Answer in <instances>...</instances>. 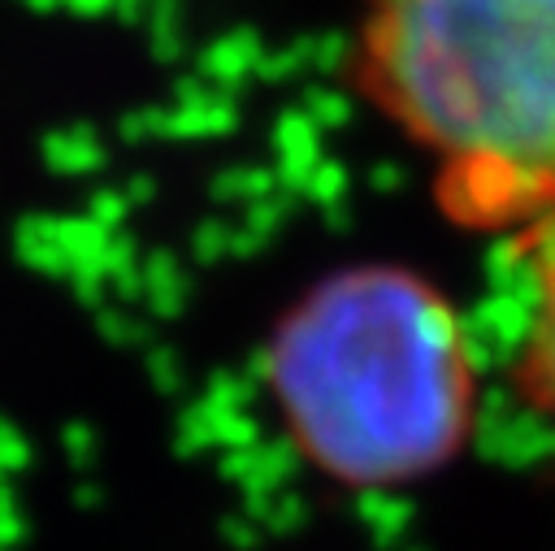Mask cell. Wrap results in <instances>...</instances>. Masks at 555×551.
<instances>
[{
  "label": "cell",
  "instance_id": "1",
  "mask_svg": "<svg viewBox=\"0 0 555 551\" xmlns=\"http://www.w3.org/2000/svg\"><path fill=\"white\" fill-rule=\"evenodd\" d=\"M269 386L295 447L347 486L429 477L473 430L455 312L403 265L312 282L269 334Z\"/></svg>",
  "mask_w": 555,
  "mask_h": 551
},
{
  "label": "cell",
  "instance_id": "2",
  "mask_svg": "<svg viewBox=\"0 0 555 551\" xmlns=\"http://www.w3.org/2000/svg\"><path fill=\"white\" fill-rule=\"evenodd\" d=\"M351 74L438 156L451 217L555 213V0H369Z\"/></svg>",
  "mask_w": 555,
  "mask_h": 551
},
{
  "label": "cell",
  "instance_id": "3",
  "mask_svg": "<svg viewBox=\"0 0 555 551\" xmlns=\"http://www.w3.org/2000/svg\"><path fill=\"white\" fill-rule=\"evenodd\" d=\"M533 260H538V312L520 356V386L529 403L555 421V213L533 221Z\"/></svg>",
  "mask_w": 555,
  "mask_h": 551
}]
</instances>
